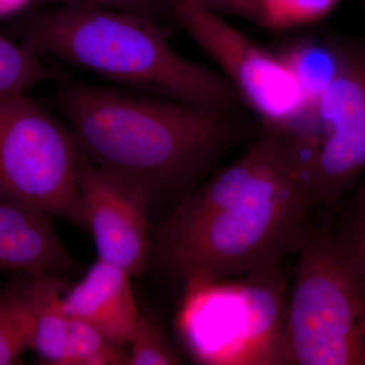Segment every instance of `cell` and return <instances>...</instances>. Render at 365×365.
<instances>
[{"label":"cell","instance_id":"8fae6325","mask_svg":"<svg viewBox=\"0 0 365 365\" xmlns=\"http://www.w3.org/2000/svg\"><path fill=\"white\" fill-rule=\"evenodd\" d=\"M61 306L67 314L90 324L123 347L130 342L140 316L130 274L100 259L78 283L66 287Z\"/></svg>","mask_w":365,"mask_h":365},{"label":"cell","instance_id":"8992f818","mask_svg":"<svg viewBox=\"0 0 365 365\" xmlns=\"http://www.w3.org/2000/svg\"><path fill=\"white\" fill-rule=\"evenodd\" d=\"M71 132L24 93L0 97V198L86 230Z\"/></svg>","mask_w":365,"mask_h":365},{"label":"cell","instance_id":"2e32d148","mask_svg":"<svg viewBox=\"0 0 365 365\" xmlns=\"http://www.w3.org/2000/svg\"><path fill=\"white\" fill-rule=\"evenodd\" d=\"M127 350V365L182 364L162 323L153 314L140 313Z\"/></svg>","mask_w":365,"mask_h":365},{"label":"cell","instance_id":"9c48e42d","mask_svg":"<svg viewBox=\"0 0 365 365\" xmlns=\"http://www.w3.org/2000/svg\"><path fill=\"white\" fill-rule=\"evenodd\" d=\"M78 181L86 230L93 235L98 259L124 269L131 277H143L153 253L148 199L81 153Z\"/></svg>","mask_w":365,"mask_h":365},{"label":"cell","instance_id":"ba28073f","mask_svg":"<svg viewBox=\"0 0 365 365\" xmlns=\"http://www.w3.org/2000/svg\"><path fill=\"white\" fill-rule=\"evenodd\" d=\"M172 20L222 69L261 126L294 133L309 103L284 62L195 0H173Z\"/></svg>","mask_w":365,"mask_h":365},{"label":"cell","instance_id":"44dd1931","mask_svg":"<svg viewBox=\"0 0 365 365\" xmlns=\"http://www.w3.org/2000/svg\"><path fill=\"white\" fill-rule=\"evenodd\" d=\"M29 0H0V16L20 9Z\"/></svg>","mask_w":365,"mask_h":365},{"label":"cell","instance_id":"3957f363","mask_svg":"<svg viewBox=\"0 0 365 365\" xmlns=\"http://www.w3.org/2000/svg\"><path fill=\"white\" fill-rule=\"evenodd\" d=\"M25 45L148 95L185 104L244 108L222 74L173 50L172 26L137 14L83 4H63L29 16Z\"/></svg>","mask_w":365,"mask_h":365},{"label":"cell","instance_id":"ac0fdd59","mask_svg":"<svg viewBox=\"0 0 365 365\" xmlns=\"http://www.w3.org/2000/svg\"><path fill=\"white\" fill-rule=\"evenodd\" d=\"M333 235L365 288V185L357 190Z\"/></svg>","mask_w":365,"mask_h":365},{"label":"cell","instance_id":"5b68a950","mask_svg":"<svg viewBox=\"0 0 365 365\" xmlns=\"http://www.w3.org/2000/svg\"><path fill=\"white\" fill-rule=\"evenodd\" d=\"M178 318L194 359L206 364H280L287 313L281 270L185 288Z\"/></svg>","mask_w":365,"mask_h":365},{"label":"cell","instance_id":"6da1fadb","mask_svg":"<svg viewBox=\"0 0 365 365\" xmlns=\"http://www.w3.org/2000/svg\"><path fill=\"white\" fill-rule=\"evenodd\" d=\"M314 206L294 137L261 126L241 158L178 203L153 240L151 259L185 288L281 270L313 230Z\"/></svg>","mask_w":365,"mask_h":365},{"label":"cell","instance_id":"7c38bea8","mask_svg":"<svg viewBox=\"0 0 365 365\" xmlns=\"http://www.w3.org/2000/svg\"><path fill=\"white\" fill-rule=\"evenodd\" d=\"M51 215L28 204L0 198V272L74 276L79 272L61 244Z\"/></svg>","mask_w":365,"mask_h":365},{"label":"cell","instance_id":"52a82bcc","mask_svg":"<svg viewBox=\"0 0 365 365\" xmlns=\"http://www.w3.org/2000/svg\"><path fill=\"white\" fill-rule=\"evenodd\" d=\"M336 67L309 105L299 144L316 205L332 209L365 170V40L336 37Z\"/></svg>","mask_w":365,"mask_h":365},{"label":"cell","instance_id":"ffe728a7","mask_svg":"<svg viewBox=\"0 0 365 365\" xmlns=\"http://www.w3.org/2000/svg\"><path fill=\"white\" fill-rule=\"evenodd\" d=\"M213 13L239 16L263 28L260 0H195Z\"/></svg>","mask_w":365,"mask_h":365},{"label":"cell","instance_id":"e0dca14e","mask_svg":"<svg viewBox=\"0 0 365 365\" xmlns=\"http://www.w3.org/2000/svg\"><path fill=\"white\" fill-rule=\"evenodd\" d=\"M342 0H260L263 28L290 30L325 19Z\"/></svg>","mask_w":365,"mask_h":365},{"label":"cell","instance_id":"d6986e66","mask_svg":"<svg viewBox=\"0 0 365 365\" xmlns=\"http://www.w3.org/2000/svg\"><path fill=\"white\" fill-rule=\"evenodd\" d=\"M63 4H83L117 9L165 23L172 19L173 0H59Z\"/></svg>","mask_w":365,"mask_h":365},{"label":"cell","instance_id":"30bf717a","mask_svg":"<svg viewBox=\"0 0 365 365\" xmlns=\"http://www.w3.org/2000/svg\"><path fill=\"white\" fill-rule=\"evenodd\" d=\"M63 276L31 274L29 304L31 333L29 349L40 361L52 365L126 364L127 350L114 344L86 322L69 316L61 306L68 287Z\"/></svg>","mask_w":365,"mask_h":365},{"label":"cell","instance_id":"7402d4cb","mask_svg":"<svg viewBox=\"0 0 365 365\" xmlns=\"http://www.w3.org/2000/svg\"><path fill=\"white\" fill-rule=\"evenodd\" d=\"M362 2H364V4L365 6V0H361Z\"/></svg>","mask_w":365,"mask_h":365},{"label":"cell","instance_id":"4fadbf2b","mask_svg":"<svg viewBox=\"0 0 365 365\" xmlns=\"http://www.w3.org/2000/svg\"><path fill=\"white\" fill-rule=\"evenodd\" d=\"M276 54L292 72L311 105L333 78L336 67L335 36L318 38L304 35L292 38Z\"/></svg>","mask_w":365,"mask_h":365},{"label":"cell","instance_id":"277c9868","mask_svg":"<svg viewBox=\"0 0 365 365\" xmlns=\"http://www.w3.org/2000/svg\"><path fill=\"white\" fill-rule=\"evenodd\" d=\"M297 253L280 364L365 365V288L330 225H314Z\"/></svg>","mask_w":365,"mask_h":365},{"label":"cell","instance_id":"5bb4252c","mask_svg":"<svg viewBox=\"0 0 365 365\" xmlns=\"http://www.w3.org/2000/svg\"><path fill=\"white\" fill-rule=\"evenodd\" d=\"M14 283L0 290V365L16 364L29 349L31 312L29 281Z\"/></svg>","mask_w":365,"mask_h":365},{"label":"cell","instance_id":"7a4b0ae2","mask_svg":"<svg viewBox=\"0 0 365 365\" xmlns=\"http://www.w3.org/2000/svg\"><path fill=\"white\" fill-rule=\"evenodd\" d=\"M57 105L81 155L150 204L180 202L261 127L242 109H210L91 85L66 86Z\"/></svg>","mask_w":365,"mask_h":365},{"label":"cell","instance_id":"9a60e30c","mask_svg":"<svg viewBox=\"0 0 365 365\" xmlns=\"http://www.w3.org/2000/svg\"><path fill=\"white\" fill-rule=\"evenodd\" d=\"M38 55L28 46L16 44L0 35V97L24 93L55 78V72L47 68Z\"/></svg>","mask_w":365,"mask_h":365}]
</instances>
